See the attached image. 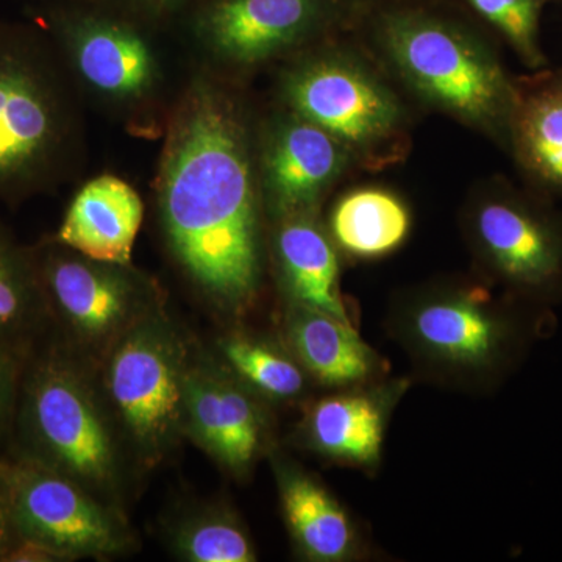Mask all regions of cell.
<instances>
[{
  "label": "cell",
  "instance_id": "6",
  "mask_svg": "<svg viewBox=\"0 0 562 562\" xmlns=\"http://www.w3.org/2000/svg\"><path fill=\"white\" fill-rule=\"evenodd\" d=\"M103 394L136 457L160 461L183 431L187 346L161 308L103 353Z\"/></svg>",
  "mask_w": 562,
  "mask_h": 562
},
{
  "label": "cell",
  "instance_id": "26",
  "mask_svg": "<svg viewBox=\"0 0 562 562\" xmlns=\"http://www.w3.org/2000/svg\"><path fill=\"white\" fill-rule=\"evenodd\" d=\"M16 382V368L7 351L0 349V431L5 428L10 419L14 401V384Z\"/></svg>",
  "mask_w": 562,
  "mask_h": 562
},
{
  "label": "cell",
  "instance_id": "8",
  "mask_svg": "<svg viewBox=\"0 0 562 562\" xmlns=\"http://www.w3.org/2000/svg\"><path fill=\"white\" fill-rule=\"evenodd\" d=\"M0 490L16 535L49 547L66 560L113 557L131 546L116 509L38 461L0 465Z\"/></svg>",
  "mask_w": 562,
  "mask_h": 562
},
{
  "label": "cell",
  "instance_id": "27",
  "mask_svg": "<svg viewBox=\"0 0 562 562\" xmlns=\"http://www.w3.org/2000/svg\"><path fill=\"white\" fill-rule=\"evenodd\" d=\"M66 560L60 553L49 549L35 541L29 539H21L20 543L11 547L10 552L5 554L3 561H20V562H44V561H63Z\"/></svg>",
  "mask_w": 562,
  "mask_h": 562
},
{
  "label": "cell",
  "instance_id": "23",
  "mask_svg": "<svg viewBox=\"0 0 562 562\" xmlns=\"http://www.w3.org/2000/svg\"><path fill=\"white\" fill-rule=\"evenodd\" d=\"M173 553L191 562H251L254 542L235 514L205 508L188 514L171 532Z\"/></svg>",
  "mask_w": 562,
  "mask_h": 562
},
{
  "label": "cell",
  "instance_id": "7",
  "mask_svg": "<svg viewBox=\"0 0 562 562\" xmlns=\"http://www.w3.org/2000/svg\"><path fill=\"white\" fill-rule=\"evenodd\" d=\"M281 91L292 113L335 136L353 161L380 166L401 154L405 111L360 58L338 50L310 55L288 70Z\"/></svg>",
  "mask_w": 562,
  "mask_h": 562
},
{
  "label": "cell",
  "instance_id": "20",
  "mask_svg": "<svg viewBox=\"0 0 562 562\" xmlns=\"http://www.w3.org/2000/svg\"><path fill=\"white\" fill-rule=\"evenodd\" d=\"M508 146L536 184L562 195V70L517 80Z\"/></svg>",
  "mask_w": 562,
  "mask_h": 562
},
{
  "label": "cell",
  "instance_id": "9",
  "mask_svg": "<svg viewBox=\"0 0 562 562\" xmlns=\"http://www.w3.org/2000/svg\"><path fill=\"white\" fill-rule=\"evenodd\" d=\"M33 260L44 301L87 349L105 353L128 328L161 308L154 284L131 265L92 260L57 243Z\"/></svg>",
  "mask_w": 562,
  "mask_h": 562
},
{
  "label": "cell",
  "instance_id": "22",
  "mask_svg": "<svg viewBox=\"0 0 562 562\" xmlns=\"http://www.w3.org/2000/svg\"><path fill=\"white\" fill-rule=\"evenodd\" d=\"M224 369L255 395L292 401L306 387V372L288 347L247 333H232L220 341Z\"/></svg>",
  "mask_w": 562,
  "mask_h": 562
},
{
  "label": "cell",
  "instance_id": "18",
  "mask_svg": "<svg viewBox=\"0 0 562 562\" xmlns=\"http://www.w3.org/2000/svg\"><path fill=\"white\" fill-rule=\"evenodd\" d=\"M286 347L314 382L355 387L371 382L382 362L351 322L290 303L284 317Z\"/></svg>",
  "mask_w": 562,
  "mask_h": 562
},
{
  "label": "cell",
  "instance_id": "13",
  "mask_svg": "<svg viewBox=\"0 0 562 562\" xmlns=\"http://www.w3.org/2000/svg\"><path fill=\"white\" fill-rule=\"evenodd\" d=\"M353 161L335 136L291 113L273 122L262 144L260 187L273 217L316 211Z\"/></svg>",
  "mask_w": 562,
  "mask_h": 562
},
{
  "label": "cell",
  "instance_id": "17",
  "mask_svg": "<svg viewBox=\"0 0 562 562\" xmlns=\"http://www.w3.org/2000/svg\"><path fill=\"white\" fill-rule=\"evenodd\" d=\"M273 254L290 303L351 322L339 286L336 244L316 211L276 217Z\"/></svg>",
  "mask_w": 562,
  "mask_h": 562
},
{
  "label": "cell",
  "instance_id": "2",
  "mask_svg": "<svg viewBox=\"0 0 562 562\" xmlns=\"http://www.w3.org/2000/svg\"><path fill=\"white\" fill-rule=\"evenodd\" d=\"M70 76L49 36L0 25V201L57 187L79 146Z\"/></svg>",
  "mask_w": 562,
  "mask_h": 562
},
{
  "label": "cell",
  "instance_id": "21",
  "mask_svg": "<svg viewBox=\"0 0 562 562\" xmlns=\"http://www.w3.org/2000/svg\"><path fill=\"white\" fill-rule=\"evenodd\" d=\"M412 232V213L394 192L360 188L347 192L330 216V236L336 247L361 260L386 257L397 250Z\"/></svg>",
  "mask_w": 562,
  "mask_h": 562
},
{
  "label": "cell",
  "instance_id": "11",
  "mask_svg": "<svg viewBox=\"0 0 562 562\" xmlns=\"http://www.w3.org/2000/svg\"><path fill=\"white\" fill-rule=\"evenodd\" d=\"M52 43L70 79L102 101L139 105L154 98L161 83V66L150 43L131 25L106 18H57Z\"/></svg>",
  "mask_w": 562,
  "mask_h": 562
},
{
  "label": "cell",
  "instance_id": "14",
  "mask_svg": "<svg viewBox=\"0 0 562 562\" xmlns=\"http://www.w3.org/2000/svg\"><path fill=\"white\" fill-rule=\"evenodd\" d=\"M183 431L221 465L241 473L261 452L265 414L258 395L227 369L199 362L184 376Z\"/></svg>",
  "mask_w": 562,
  "mask_h": 562
},
{
  "label": "cell",
  "instance_id": "15",
  "mask_svg": "<svg viewBox=\"0 0 562 562\" xmlns=\"http://www.w3.org/2000/svg\"><path fill=\"white\" fill-rule=\"evenodd\" d=\"M401 386L350 387L314 403L302 431L310 447L330 460L373 468L382 457L384 432Z\"/></svg>",
  "mask_w": 562,
  "mask_h": 562
},
{
  "label": "cell",
  "instance_id": "30",
  "mask_svg": "<svg viewBox=\"0 0 562 562\" xmlns=\"http://www.w3.org/2000/svg\"><path fill=\"white\" fill-rule=\"evenodd\" d=\"M542 2H543V0H542Z\"/></svg>",
  "mask_w": 562,
  "mask_h": 562
},
{
  "label": "cell",
  "instance_id": "29",
  "mask_svg": "<svg viewBox=\"0 0 562 562\" xmlns=\"http://www.w3.org/2000/svg\"><path fill=\"white\" fill-rule=\"evenodd\" d=\"M138 2L144 3V5L149 7V9H172V7L179 5V3L184 2V0H138Z\"/></svg>",
  "mask_w": 562,
  "mask_h": 562
},
{
  "label": "cell",
  "instance_id": "19",
  "mask_svg": "<svg viewBox=\"0 0 562 562\" xmlns=\"http://www.w3.org/2000/svg\"><path fill=\"white\" fill-rule=\"evenodd\" d=\"M276 469L284 522L299 553L310 561L341 562L358 550L349 513L327 487L286 460Z\"/></svg>",
  "mask_w": 562,
  "mask_h": 562
},
{
  "label": "cell",
  "instance_id": "24",
  "mask_svg": "<svg viewBox=\"0 0 562 562\" xmlns=\"http://www.w3.org/2000/svg\"><path fill=\"white\" fill-rule=\"evenodd\" d=\"M43 302L33 255L25 254L0 225V336L24 330Z\"/></svg>",
  "mask_w": 562,
  "mask_h": 562
},
{
  "label": "cell",
  "instance_id": "25",
  "mask_svg": "<svg viewBox=\"0 0 562 562\" xmlns=\"http://www.w3.org/2000/svg\"><path fill=\"white\" fill-rule=\"evenodd\" d=\"M483 20L505 36L520 60L531 69L546 65L539 46V9L542 0H465Z\"/></svg>",
  "mask_w": 562,
  "mask_h": 562
},
{
  "label": "cell",
  "instance_id": "4",
  "mask_svg": "<svg viewBox=\"0 0 562 562\" xmlns=\"http://www.w3.org/2000/svg\"><path fill=\"white\" fill-rule=\"evenodd\" d=\"M392 333L422 371L461 386L498 382L530 341L528 316L480 284H443L398 303Z\"/></svg>",
  "mask_w": 562,
  "mask_h": 562
},
{
  "label": "cell",
  "instance_id": "5",
  "mask_svg": "<svg viewBox=\"0 0 562 562\" xmlns=\"http://www.w3.org/2000/svg\"><path fill=\"white\" fill-rule=\"evenodd\" d=\"M80 362L55 355L36 366L25 391L24 425L33 460L106 501L121 482L116 422Z\"/></svg>",
  "mask_w": 562,
  "mask_h": 562
},
{
  "label": "cell",
  "instance_id": "3",
  "mask_svg": "<svg viewBox=\"0 0 562 562\" xmlns=\"http://www.w3.org/2000/svg\"><path fill=\"white\" fill-rule=\"evenodd\" d=\"M376 40L422 101L508 146L517 80L480 36L439 14L402 9L383 14Z\"/></svg>",
  "mask_w": 562,
  "mask_h": 562
},
{
  "label": "cell",
  "instance_id": "1",
  "mask_svg": "<svg viewBox=\"0 0 562 562\" xmlns=\"http://www.w3.org/2000/svg\"><path fill=\"white\" fill-rule=\"evenodd\" d=\"M258 177L246 125L221 92L198 88L173 122L162 160V227L188 276L241 312L262 277Z\"/></svg>",
  "mask_w": 562,
  "mask_h": 562
},
{
  "label": "cell",
  "instance_id": "10",
  "mask_svg": "<svg viewBox=\"0 0 562 562\" xmlns=\"http://www.w3.org/2000/svg\"><path fill=\"white\" fill-rule=\"evenodd\" d=\"M484 268L525 301L562 294V222L509 190L482 195L468 220Z\"/></svg>",
  "mask_w": 562,
  "mask_h": 562
},
{
  "label": "cell",
  "instance_id": "16",
  "mask_svg": "<svg viewBox=\"0 0 562 562\" xmlns=\"http://www.w3.org/2000/svg\"><path fill=\"white\" fill-rule=\"evenodd\" d=\"M143 214V201L131 184L98 177L70 202L55 243L92 260L131 265Z\"/></svg>",
  "mask_w": 562,
  "mask_h": 562
},
{
  "label": "cell",
  "instance_id": "28",
  "mask_svg": "<svg viewBox=\"0 0 562 562\" xmlns=\"http://www.w3.org/2000/svg\"><path fill=\"white\" fill-rule=\"evenodd\" d=\"M13 535H16V531H14L13 522H11L5 497H3V492L0 490V560L2 561L5 554L10 552L11 547L14 546Z\"/></svg>",
  "mask_w": 562,
  "mask_h": 562
},
{
  "label": "cell",
  "instance_id": "12",
  "mask_svg": "<svg viewBox=\"0 0 562 562\" xmlns=\"http://www.w3.org/2000/svg\"><path fill=\"white\" fill-rule=\"evenodd\" d=\"M342 0H216L201 20L213 54L251 66L301 46L341 13Z\"/></svg>",
  "mask_w": 562,
  "mask_h": 562
}]
</instances>
